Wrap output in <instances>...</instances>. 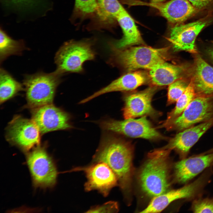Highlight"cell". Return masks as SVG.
<instances>
[{
  "label": "cell",
  "instance_id": "obj_1",
  "mask_svg": "<svg viewBox=\"0 0 213 213\" xmlns=\"http://www.w3.org/2000/svg\"><path fill=\"white\" fill-rule=\"evenodd\" d=\"M133 152V147L130 143L111 134H106L92 159L93 163L103 162L111 169L127 199L131 191L134 173Z\"/></svg>",
  "mask_w": 213,
  "mask_h": 213
},
{
  "label": "cell",
  "instance_id": "obj_2",
  "mask_svg": "<svg viewBox=\"0 0 213 213\" xmlns=\"http://www.w3.org/2000/svg\"><path fill=\"white\" fill-rule=\"evenodd\" d=\"M171 151L162 148L148 154L138 178L140 189L145 196L152 199L170 190Z\"/></svg>",
  "mask_w": 213,
  "mask_h": 213
},
{
  "label": "cell",
  "instance_id": "obj_3",
  "mask_svg": "<svg viewBox=\"0 0 213 213\" xmlns=\"http://www.w3.org/2000/svg\"><path fill=\"white\" fill-rule=\"evenodd\" d=\"M108 62L111 66L120 67L128 71L139 69L150 70L166 61L169 47L155 48L140 46L117 49L110 42Z\"/></svg>",
  "mask_w": 213,
  "mask_h": 213
},
{
  "label": "cell",
  "instance_id": "obj_4",
  "mask_svg": "<svg viewBox=\"0 0 213 213\" xmlns=\"http://www.w3.org/2000/svg\"><path fill=\"white\" fill-rule=\"evenodd\" d=\"M93 46L92 41L88 40H70L64 43L55 56L56 71L61 75L82 72L84 63L96 57Z\"/></svg>",
  "mask_w": 213,
  "mask_h": 213
},
{
  "label": "cell",
  "instance_id": "obj_5",
  "mask_svg": "<svg viewBox=\"0 0 213 213\" xmlns=\"http://www.w3.org/2000/svg\"><path fill=\"white\" fill-rule=\"evenodd\" d=\"M62 75L55 70L25 75L23 84L28 106L34 109L52 104Z\"/></svg>",
  "mask_w": 213,
  "mask_h": 213
},
{
  "label": "cell",
  "instance_id": "obj_6",
  "mask_svg": "<svg viewBox=\"0 0 213 213\" xmlns=\"http://www.w3.org/2000/svg\"><path fill=\"white\" fill-rule=\"evenodd\" d=\"M100 126L104 130L133 138L149 140L165 138L153 127L146 116L137 119L129 118L123 120H106L100 122Z\"/></svg>",
  "mask_w": 213,
  "mask_h": 213
},
{
  "label": "cell",
  "instance_id": "obj_7",
  "mask_svg": "<svg viewBox=\"0 0 213 213\" xmlns=\"http://www.w3.org/2000/svg\"><path fill=\"white\" fill-rule=\"evenodd\" d=\"M212 118L213 96L200 94L195 97L182 113L166 128L181 130Z\"/></svg>",
  "mask_w": 213,
  "mask_h": 213
},
{
  "label": "cell",
  "instance_id": "obj_8",
  "mask_svg": "<svg viewBox=\"0 0 213 213\" xmlns=\"http://www.w3.org/2000/svg\"><path fill=\"white\" fill-rule=\"evenodd\" d=\"M27 163L36 186L48 187L54 185L57 177V169L44 147L38 146L34 149L28 154Z\"/></svg>",
  "mask_w": 213,
  "mask_h": 213
},
{
  "label": "cell",
  "instance_id": "obj_9",
  "mask_svg": "<svg viewBox=\"0 0 213 213\" xmlns=\"http://www.w3.org/2000/svg\"><path fill=\"white\" fill-rule=\"evenodd\" d=\"M40 133L39 128L32 120L19 115L15 116L9 123L6 138L12 144L27 151L38 145Z\"/></svg>",
  "mask_w": 213,
  "mask_h": 213
},
{
  "label": "cell",
  "instance_id": "obj_10",
  "mask_svg": "<svg viewBox=\"0 0 213 213\" xmlns=\"http://www.w3.org/2000/svg\"><path fill=\"white\" fill-rule=\"evenodd\" d=\"M79 171L83 172L86 175L87 181L84 188L87 191L96 190L106 197L111 189L118 184L113 172L107 164L103 162L93 163L88 166L75 167L69 172Z\"/></svg>",
  "mask_w": 213,
  "mask_h": 213
},
{
  "label": "cell",
  "instance_id": "obj_11",
  "mask_svg": "<svg viewBox=\"0 0 213 213\" xmlns=\"http://www.w3.org/2000/svg\"><path fill=\"white\" fill-rule=\"evenodd\" d=\"M70 119L68 113L52 104L34 108L32 112V120L42 134L71 128Z\"/></svg>",
  "mask_w": 213,
  "mask_h": 213
},
{
  "label": "cell",
  "instance_id": "obj_12",
  "mask_svg": "<svg viewBox=\"0 0 213 213\" xmlns=\"http://www.w3.org/2000/svg\"><path fill=\"white\" fill-rule=\"evenodd\" d=\"M209 175L204 173L192 183L177 189L169 190L152 198L147 207L141 213H159L172 202L179 199L189 198L199 193L208 180Z\"/></svg>",
  "mask_w": 213,
  "mask_h": 213
},
{
  "label": "cell",
  "instance_id": "obj_13",
  "mask_svg": "<svg viewBox=\"0 0 213 213\" xmlns=\"http://www.w3.org/2000/svg\"><path fill=\"white\" fill-rule=\"evenodd\" d=\"M208 22L204 19L186 24L174 25L170 29L169 39L175 51L196 53V39Z\"/></svg>",
  "mask_w": 213,
  "mask_h": 213
},
{
  "label": "cell",
  "instance_id": "obj_14",
  "mask_svg": "<svg viewBox=\"0 0 213 213\" xmlns=\"http://www.w3.org/2000/svg\"><path fill=\"white\" fill-rule=\"evenodd\" d=\"M157 90V86L149 87L142 91L128 94L124 98L122 109L125 119L149 116L156 117L160 114L151 104L152 97Z\"/></svg>",
  "mask_w": 213,
  "mask_h": 213
},
{
  "label": "cell",
  "instance_id": "obj_15",
  "mask_svg": "<svg viewBox=\"0 0 213 213\" xmlns=\"http://www.w3.org/2000/svg\"><path fill=\"white\" fill-rule=\"evenodd\" d=\"M188 0H170L158 3L136 0L137 5L147 6L156 9L171 24H181L196 14L198 9Z\"/></svg>",
  "mask_w": 213,
  "mask_h": 213
},
{
  "label": "cell",
  "instance_id": "obj_16",
  "mask_svg": "<svg viewBox=\"0 0 213 213\" xmlns=\"http://www.w3.org/2000/svg\"><path fill=\"white\" fill-rule=\"evenodd\" d=\"M213 126V118L197 126L188 128L177 134L163 147L174 150L184 158L191 148L209 128Z\"/></svg>",
  "mask_w": 213,
  "mask_h": 213
},
{
  "label": "cell",
  "instance_id": "obj_17",
  "mask_svg": "<svg viewBox=\"0 0 213 213\" xmlns=\"http://www.w3.org/2000/svg\"><path fill=\"white\" fill-rule=\"evenodd\" d=\"M213 165V153L184 158L174 165L175 180L184 183Z\"/></svg>",
  "mask_w": 213,
  "mask_h": 213
},
{
  "label": "cell",
  "instance_id": "obj_18",
  "mask_svg": "<svg viewBox=\"0 0 213 213\" xmlns=\"http://www.w3.org/2000/svg\"><path fill=\"white\" fill-rule=\"evenodd\" d=\"M146 74L141 71L132 72L123 75L111 82L106 86L83 100L86 103L101 95L110 92L127 91L135 89L146 83Z\"/></svg>",
  "mask_w": 213,
  "mask_h": 213
},
{
  "label": "cell",
  "instance_id": "obj_19",
  "mask_svg": "<svg viewBox=\"0 0 213 213\" xmlns=\"http://www.w3.org/2000/svg\"><path fill=\"white\" fill-rule=\"evenodd\" d=\"M118 22L123 32L122 38L110 42L117 49L127 48L133 45L143 44L140 33L132 17L125 10L117 17Z\"/></svg>",
  "mask_w": 213,
  "mask_h": 213
},
{
  "label": "cell",
  "instance_id": "obj_20",
  "mask_svg": "<svg viewBox=\"0 0 213 213\" xmlns=\"http://www.w3.org/2000/svg\"><path fill=\"white\" fill-rule=\"evenodd\" d=\"M192 77L196 93L210 95L213 85V67L199 55L194 60Z\"/></svg>",
  "mask_w": 213,
  "mask_h": 213
},
{
  "label": "cell",
  "instance_id": "obj_21",
  "mask_svg": "<svg viewBox=\"0 0 213 213\" xmlns=\"http://www.w3.org/2000/svg\"><path fill=\"white\" fill-rule=\"evenodd\" d=\"M185 68L165 61L150 70L149 77L154 85H169L183 78Z\"/></svg>",
  "mask_w": 213,
  "mask_h": 213
},
{
  "label": "cell",
  "instance_id": "obj_22",
  "mask_svg": "<svg viewBox=\"0 0 213 213\" xmlns=\"http://www.w3.org/2000/svg\"><path fill=\"white\" fill-rule=\"evenodd\" d=\"M23 85L3 68L0 70V102L11 99L23 89Z\"/></svg>",
  "mask_w": 213,
  "mask_h": 213
},
{
  "label": "cell",
  "instance_id": "obj_23",
  "mask_svg": "<svg viewBox=\"0 0 213 213\" xmlns=\"http://www.w3.org/2000/svg\"><path fill=\"white\" fill-rule=\"evenodd\" d=\"M97 2L96 14L104 23L113 22L119 14L125 10L118 0H97Z\"/></svg>",
  "mask_w": 213,
  "mask_h": 213
},
{
  "label": "cell",
  "instance_id": "obj_24",
  "mask_svg": "<svg viewBox=\"0 0 213 213\" xmlns=\"http://www.w3.org/2000/svg\"><path fill=\"white\" fill-rule=\"evenodd\" d=\"M23 41L16 40L9 37L1 28L0 30V62L12 55H20L26 49Z\"/></svg>",
  "mask_w": 213,
  "mask_h": 213
},
{
  "label": "cell",
  "instance_id": "obj_25",
  "mask_svg": "<svg viewBox=\"0 0 213 213\" xmlns=\"http://www.w3.org/2000/svg\"><path fill=\"white\" fill-rule=\"evenodd\" d=\"M196 94L192 78L186 90L176 101L175 107L168 114L167 118L162 126L166 127L179 116L195 98Z\"/></svg>",
  "mask_w": 213,
  "mask_h": 213
},
{
  "label": "cell",
  "instance_id": "obj_26",
  "mask_svg": "<svg viewBox=\"0 0 213 213\" xmlns=\"http://www.w3.org/2000/svg\"><path fill=\"white\" fill-rule=\"evenodd\" d=\"M189 82L182 78L169 85L167 93L168 105L176 102L186 90Z\"/></svg>",
  "mask_w": 213,
  "mask_h": 213
},
{
  "label": "cell",
  "instance_id": "obj_27",
  "mask_svg": "<svg viewBox=\"0 0 213 213\" xmlns=\"http://www.w3.org/2000/svg\"><path fill=\"white\" fill-rule=\"evenodd\" d=\"M98 8L97 0H75V12L82 17L96 13Z\"/></svg>",
  "mask_w": 213,
  "mask_h": 213
},
{
  "label": "cell",
  "instance_id": "obj_28",
  "mask_svg": "<svg viewBox=\"0 0 213 213\" xmlns=\"http://www.w3.org/2000/svg\"><path fill=\"white\" fill-rule=\"evenodd\" d=\"M192 210L195 213H213V199H201L194 201Z\"/></svg>",
  "mask_w": 213,
  "mask_h": 213
},
{
  "label": "cell",
  "instance_id": "obj_29",
  "mask_svg": "<svg viewBox=\"0 0 213 213\" xmlns=\"http://www.w3.org/2000/svg\"><path fill=\"white\" fill-rule=\"evenodd\" d=\"M119 211L117 202L109 201L103 204L93 207L86 213H116Z\"/></svg>",
  "mask_w": 213,
  "mask_h": 213
},
{
  "label": "cell",
  "instance_id": "obj_30",
  "mask_svg": "<svg viewBox=\"0 0 213 213\" xmlns=\"http://www.w3.org/2000/svg\"><path fill=\"white\" fill-rule=\"evenodd\" d=\"M196 8L199 9L206 8L213 3V0H188Z\"/></svg>",
  "mask_w": 213,
  "mask_h": 213
},
{
  "label": "cell",
  "instance_id": "obj_31",
  "mask_svg": "<svg viewBox=\"0 0 213 213\" xmlns=\"http://www.w3.org/2000/svg\"><path fill=\"white\" fill-rule=\"evenodd\" d=\"M33 0H11L12 2L18 6H26L31 4Z\"/></svg>",
  "mask_w": 213,
  "mask_h": 213
},
{
  "label": "cell",
  "instance_id": "obj_32",
  "mask_svg": "<svg viewBox=\"0 0 213 213\" xmlns=\"http://www.w3.org/2000/svg\"><path fill=\"white\" fill-rule=\"evenodd\" d=\"M208 54L211 60L213 62V50H209L208 51Z\"/></svg>",
  "mask_w": 213,
  "mask_h": 213
},
{
  "label": "cell",
  "instance_id": "obj_33",
  "mask_svg": "<svg viewBox=\"0 0 213 213\" xmlns=\"http://www.w3.org/2000/svg\"><path fill=\"white\" fill-rule=\"evenodd\" d=\"M150 2L153 3H158L165 2L168 0H150Z\"/></svg>",
  "mask_w": 213,
  "mask_h": 213
},
{
  "label": "cell",
  "instance_id": "obj_34",
  "mask_svg": "<svg viewBox=\"0 0 213 213\" xmlns=\"http://www.w3.org/2000/svg\"><path fill=\"white\" fill-rule=\"evenodd\" d=\"M213 93V85L211 89V94Z\"/></svg>",
  "mask_w": 213,
  "mask_h": 213
}]
</instances>
